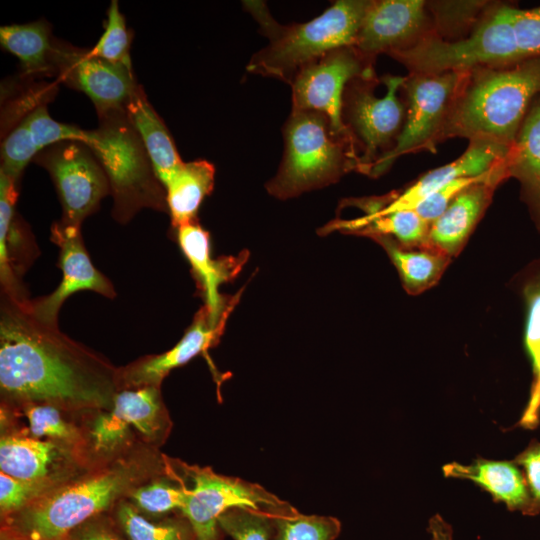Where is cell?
Wrapping results in <instances>:
<instances>
[{
    "label": "cell",
    "mask_w": 540,
    "mask_h": 540,
    "mask_svg": "<svg viewBox=\"0 0 540 540\" xmlns=\"http://www.w3.org/2000/svg\"><path fill=\"white\" fill-rule=\"evenodd\" d=\"M27 300L1 294L0 392L5 406L49 404L70 412L110 410L118 368L37 319Z\"/></svg>",
    "instance_id": "6da1fadb"
},
{
    "label": "cell",
    "mask_w": 540,
    "mask_h": 540,
    "mask_svg": "<svg viewBox=\"0 0 540 540\" xmlns=\"http://www.w3.org/2000/svg\"><path fill=\"white\" fill-rule=\"evenodd\" d=\"M540 96V57L507 67L464 70L450 102L440 142L458 137L511 147Z\"/></svg>",
    "instance_id": "7a4b0ae2"
},
{
    "label": "cell",
    "mask_w": 540,
    "mask_h": 540,
    "mask_svg": "<svg viewBox=\"0 0 540 540\" xmlns=\"http://www.w3.org/2000/svg\"><path fill=\"white\" fill-rule=\"evenodd\" d=\"M156 465L159 463L150 453L119 458L80 480L54 488L10 514V528L18 540H62L123 496H128Z\"/></svg>",
    "instance_id": "3957f363"
},
{
    "label": "cell",
    "mask_w": 540,
    "mask_h": 540,
    "mask_svg": "<svg viewBox=\"0 0 540 540\" xmlns=\"http://www.w3.org/2000/svg\"><path fill=\"white\" fill-rule=\"evenodd\" d=\"M370 0H339L318 17L281 25L262 2L246 1L269 43L252 55L246 69L291 84L296 74L329 51L354 45Z\"/></svg>",
    "instance_id": "277c9868"
},
{
    "label": "cell",
    "mask_w": 540,
    "mask_h": 540,
    "mask_svg": "<svg viewBox=\"0 0 540 540\" xmlns=\"http://www.w3.org/2000/svg\"><path fill=\"white\" fill-rule=\"evenodd\" d=\"M284 154L267 191L279 199L296 197L359 172L355 144L337 133L323 114L292 110L284 130Z\"/></svg>",
    "instance_id": "5b68a950"
},
{
    "label": "cell",
    "mask_w": 540,
    "mask_h": 540,
    "mask_svg": "<svg viewBox=\"0 0 540 540\" xmlns=\"http://www.w3.org/2000/svg\"><path fill=\"white\" fill-rule=\"evenodd\" d=\"M98 117L99 125L88 131L85 144L108 178L114 219L125 224L144 208L168 212L165 189L125 108Z\"/></svg>",
    "instance_id": "8992f818"
},
{
    "label": "cell",
    "mask_w": 540,
    "mask_h": 540,
    "mask_svg": "<svg viewBox=\"0 0 540 540\" xmlns=\"http://www.w3.org/2000/svg\"><path fill=\"white\" fill-rule=\"evenodd\" d=\"M406 76L376 74L352 79L342 102V120L359 153V173L370 176L375 164L395 146L406 106L400 97Z\"/></svg>",
    "instance_id": "52a82bcc"
},
{
    "label": "cell",
    "mask_w": 540,
    "mask_h": 540,
    "mask_svg": "<svg viewBox=\"0 0 540 540\" xmlns=\"http://www.w3.org/2000/svg\"><path fill=\"white\" fill-rule=\"evenodd\" d=\"M188 487L186 502L181 509L196 540H217L218 519L232 508H251L276 513L292 508L264 487L215 473L209 467L178 462Z\"/></svg>",
    "instance_id": "ba28073f"
},
{
    "label": "cell",
    "mask_w": 540,
    "mask_h": 540,
    "mask_svg": "<svg viewBox=\"0 0 540 540\" xmlns=\"http://www.w3.org/2000/svg\"><path fill=\"white\" fill-rule=\"evenodd\" d=\"M463 74L464 71H447L406 76L401 87L406 106L403 128L394 148L373 167L371 177L385 173L405 154L436 152L450 102Z\"/></svg>",
    "instance_id": "9c48e42d"
},
{
    "label": "cell",
    "mask_w": 540,
    "mask_h": 540,
    "mask_svg": "<svg viewBox=\"0 0 540 540\" xmlns=\"http://www.w3.org/2000/svg\"><path fill=\"white\" fill-rule=\"evenodd\" d=\"M33 161L51 176L62 206L60 222L64 224L81 226L98 209L101 200L111 195L105 171L83 142L54 144Z\"/></svg>",
    "instance_id": "30bf717a"
},
{
    "label": "cell",
    "mask_w": 540,
    "mask_h": 540,
    "mask_svg": "<svg viewBox=\"0 0 540 540\" xmlns=\"http://www.w3.org/2000/svg\"><path fill=\"white\" fill-rule=\"evenodd\" d=\"M373 74H376L374 62L353 45L333 49L296 74L290 84L292 110H310L325 115L337 133L355 144L342 120L344 90L352 79Z\"/></svg>",
    "instance_id": "8fae6325"
},
{
    "label": "cell",
    "mask_w": 540,
    "mask_h": 540,
    "mask_svg": "<svg viewBox=\"0 0 540 540\" xmlns=\"http://www.w3.org/2000/svg\"><path fill=\"white\" fill-rule=\"evenodd\" d=\"M432 34L427 1L370 0L353 46L375 63L379 54L408 50Z\"/></svg>",
    "instance_id": "7c38bea8"
},
{
    "label": "cell",
    "mask_w": 540,
    "mask_h": 540,
    "mask_svg": "<svg viewBox=\"0 0 540 540\" xmlns=\"http://www.w3.org/2000/svg\"><path fill=\"white\" fill-rule=\"evenodd\" d=\"M53 73L66 85L85 93L97 113L124 108L138 87L132 68L69 45L53 43Z\"/></svg>",
    "instance_id": "4fadbf2b"
},
{
    "label": "cell",
    "mask_w": 540,
    "mask_h": 540,
    "mask_svg": "<svg viewBox=\"0 0 540 540\" xmlns=\"http://www.w3.org/2000/svg\"><path fill=\"white\" fill-rule=\"evenodd\" d=\"M51 240L59 248L62 280L50 294L29 299L27 306L40 321L58 326L59 311L72 294L90 290L114 298L116 291L111 281L91 262L81 235V226L55 222L51 227Z\"/></svg>",
    "instance_id": "5bb4252c"
},
{
    "label": "cell",
    "mask_w": 540,
    "mask_h": 540,
    "mask_svg": "<svg viewBox=\"0 0 540 540\" xmlns=\"http://www.w3.org/2000/svg\"><path fill=\"white\" fill-rule=\"evenodd\" d=\"M510 147L487 140L469 141L456 160L422 175L407 188L389 195L367 199L359 206L364 215H381L414 209L423 199L453 180L477 177L491 171L507 156Z\"/></svg>",
    "instance_id": "9a60e30c"
},
{
    "label": "cell",
    "mask_w": 540,
    "mask_h": 540,
    "mask_svg": "<svg viewBox=\"0 0 540 540\" xmlns=\"http://www.w3.org/2000/svg\"><path fill=\"white\" fill-rule=\"evenodd\" d=\"M179 246L189 261L204 296V306L213 323L226 322L238 302L239 295L229 299L219 287L233 279L246 262L247 253L214 259L210 253L208 233L195 220L175 229Z\"/></svg>",
    "instance_id": "2e32d148"
},
{
    "label": "cell",
    "mask_w": 540,
    "mask_h": 540,
    "mask_svg": "<svg viewBox=\"0 0 540 540\" xmlns=\"http://www.w3.org/2000/svg\"><path fill=\"white\" fill-rule=\"evenodd\" d=\"M507 179L504 159L482 179L463 189L430 224V247L456 257L490 205L496 188Z\"/></svg>",
    "instance_id": "e0dca14e"
},
{
    "label": "cell",
    "mask_w": 540,
    "mask_h": 540,
    "mask_svg": "<svg viewBox=\"0 0 540 540\" xmlns=\"http://www.w3.org/2000/svg\"><path fill=\"white\" fill-rule=\"evenodd\" d=\"M226 322L213 323L203 306L180 341L161 354L141 357L118 368V385L122 388L161 386L169 372L185 365L197 355L214 346L220 339Z\"/></svg>",
    "instance_id": "ac0fdd59"
},
{
    "label": "cell",
    "mask_w": 540,
    "mask_h": 540,
    "mask_svg": "<svg viewBox=\"0 0 540 540\" xmlns=\"http://www.w3.org/2000/svg\"><path fill=\"white\" fill-rule=\"evenodd\" d=\"M18 184L0 171V282L1 294L18 300L29 299L21 282L28 262L20 253L27 248L29 230L16 215Z\"/></svg>",
    "instance_id": "d6986e66"
},
{
    "label": "cell",
    "mask_w": 540,
    "mask_h": 540,
    "mask_svg": "<svg viewBox=\"0 0 540 540\" xmlns=\"http://www.w3.org/2000/svg\"><path fill=\"white\" fill-rule=\"evenodd\" d=\"M508 178L520 185V198L540 232V96L525 116L505 158Z\"/></svg>",
    "instance_id": "ffe728a7"
},
{
    "label": "cell",
    "mask_w": 540,
    "mask_h": 540,
    "mask_svg": "<svg viewBox=\"0 0 540 540\" xmlns=\"http://www.w3.org/2000/svg\"><path fill=\"white\" fill-rule=\"evenodd\" d=\"M446 477L470 480L487 491L496 502H503L510 511L530 515L532 500L524 473L514 461L477 458L471 464L447 463L442 468Z\"/></svg>",
    "instance_id": "44dd1931"
},
{
    "label": "cell",
    "mask_w": 540,
    "mask_h": 540,
    "mask_svg": "<svg viewBox=\"0 0 540 540\" xmlns=\"http://www.w3.org/2000/svg\"><path fill=\"white\" fill-rule=\"evenodd\" d=\"M125 111L138 133L154 171L163 183L184 163L165 123L138 85L125 105Z\"/></svg>",
    "instance_id": "7402d4cb"
},
{
    "label": "cell",
    "mask_w": 540,
    "mask_h": 540,
    "mask_svg": "<svg viewBox=\"0 0 540 540\" xmlns=\"http://www.w3.org/2000/svg\"><path fill=\"white\" fill-rule=\"evenodd\" d=\"M518 284L525 305L524 345L533 371L530 399L519 425L534 429L540 414V259L522 270Z\"/></svg>",
    "instance_id": "603a6c76"
},
{
    "label": "cell",
    "mask_w": 540,
    "mask_h": 540,
    "mask_svg": "<svg viewBox=\"0 0 540 540\" xmlns=\"http://www.w3.org/2000/svg\"><path fill=\"white\" fill-rule=\"evenodd\" d=\"M215 168L206 160L184 162L164 183L174 229L195 221L198 209L214 186Z\"/></svg>",
    "instance_id": "cb8c5ba5"
},
{
    "label": "cell",
    "mask_w": 540,
    "mask_h": 540,
    "mask_svg": "<svg viewBox=\"0 0 540 540\" xmlns=\"http://www.w3.org/2000/svg\"><path fill=\"white\" fill-rule=\"evenodd\" d=\"M112 409L148 443H162L170 432L172 422L160 386L119 389Z\"/></svg>",
    "instance_id": "d4e9b609"
},
{
    "label": "cell",
    "mask_w": 540,
    "mask_h": 540,
    "mask_svg": "<svg viewBox=\"0 0 540 540\" xmlns=\"http://www.w3.org/2000/svg\"><path fill=\"white\" fill-rule=\"evenodd\" d=\"M397 269L405 291L419 295L435 286L452 258L434 248H408L387 236H374Z\"/></svg>",
    "instance_id": "484cf974"
},
{
    "label": "cell",
    "mask_w": 540,
    "mask_h": 540,
    "mask_svg": "<svg viewBox=\"0 0 540 540\" xmlns=\"http://www.w3.org/2000/svg\"><path fill=\"white\" fill-rule=\"evenodd\" d=\"M59 444L23 433L5 434L0 440V470L17 479L47 480L58 459Z\"/></svg>",
    "instance_id": "4316f807"
},
{
    "label": "cell",
    "mask_w": 540,
    "mask_h": 540,
    "mask_svg": "<svg viewBox=\"0 0 540 540\" xmlns=\"http://www.w3.org/2000/svg\"><path fill=\"white\" fill-rule=\"evenodd\" d=\"M330 229H338L369 238L387 236L408 248H431L429 245L430 223L412 209L335 221L331 224Z\"/></svg>",
    "instance_id": "83f0119b"
},
{
    "label": "cell",
    "mask_w": 540,
    "mask_h": 540,
    "mask_svg": "<svg viewBox=\"0 0 540 540\" xmlns=\"http://www.w3.org/2000/svg\"><path fill=\"white\" fill-rule=\"evenodd\" d=\"M0 44L15 55L26 74L53 73L51 29L45 20L0 28Z\"/></svg>",
    "instance_id": "f1b7e54d"
},
{
    "label": "cell",
    "mask_w": 540,
    "mask_h": 540,
    "mask_svg": "<svg viewBox=\"0 0 540 540\" xmlns=\"http://www.w3.org/2000/svg\"><path fill=\"white\" fill-rule=\"evenodd\" d=\"M487 1H427L433 36L444 41L465 38L476 25Z\"/></svg>",
    "instance_id": "f546056e"
},
{
    "label": "cell",
    "mask_w": 540,
    "mask_h": 540,
    "mask_svg": "<svg viewBox=\"0 0 540 540\" xmlns=\"http://www.w3.org/2000/svg\"><path fill=\"white\" fill-rule=\"evenodd\" d=\"M177 471L164 478L141 484L129 494L131 504L143 512L159 515L183 508L188 487L176 463Z\"/></svg>",
    "instance_id": "4dcf8cb0"
},
{
    "label": "cell",
    "mask_w": 540,
    "mask_h": 540,
    "mask_svg": "<svg viewBox=\"0 0 540 540\" xmlns=\"http://www.w3.org/2000/svg\"><path fill=\"white\" fill-rule=\"evenodd\" d=\"M116 517L129 540H196L189 523L175 520L153 523L122 499L117 505Z\"/></svg>",
    "instance_id": "1f68e13d"
},
{
    "label": "cell",
    "mask_w": 540,
    "mask_h": 540,
    "mask_svg": "<svg viewBox=\"0 0 540 540\" xmlns=\"http://www.w3.org/2000/svg\"><path fill=\"white\" fill-rule=\"evenodd\" d=\"M274 540H333L340 531L335 518L303 515L294 507L272 514Z\"/></svg>",
    "instance_id": "d6a6232c"
},
{
    "label": "cell",
    "mask_w": 540,
    "mask_h": 540,
    "mask_svg": "<svg viewBox=\"0 0 540 540\" xmlns=\"http://www.w3.org/2000/svg\"><path fill=\"white\" fill-rule=\"evenodd\" d=\"M20 408L28 421L27 435L38 439L48 438L67 446H77L81 442L80 431L65 419L63 413L66 412L60 408L37 403Z\"/></svg>",
    "instance_id": "836d02e7"
},
{
    "label": "cell",
    "mask_w": 540,
    "mask_h": 540,
    "mask_svg": "<svg viewBox=\"0 0 540 540\" xmlns=\"http://www.w3.org/2000/svg\"><path fill=\"white\" fill-rule=\"evenodd\" d=\"M19 123L25 129L28 138L39 153L63 141L85 143L88 137L87 130L54 120L49 115L44 103L30 110L27 115L20 119Z\"/></svg>",
    "instance_id": "e575fe53"
},
{
    "label": "cell",
    "mask_w": 540,
    "mask_h": 540,
    "mask_svg": "<svg viewBox=\"0 0 540 540\" xmlns=\"http://www.w3.org/2000/svg\"><path fill=\"white\" fill-rule=\"evenodd\" d=\"M107 12L104 33L89 52L91 55L109 62L132 68L131 34L127 29L125 18L120 12L118 2L111 1Z\"/></svg>",
    "instance_id": "d590c367"
},
{
    "label": "cell",
    "mask_w": 540,
    "mask_h": 540,
    "mask_svg": "<svg viewBox=\"0 0 540 540\" xmlns=\"http://www.w3.org/2000/svg\"><path fill=\"white\" fill-rule=\"evenodd\" d=\"M130 427L112 408L98 411L89 429L92 450L105 457L122 452L131 441Z\"/></svg>",
    "instance_id": "8d00e7d4"
},
{
    "label": "cell",
    "mask_w": 540,
    "mask_h": 540,
    "mask_svg": "<svg viewBox=\"0 0 540 540\" xmlns=\"http://www.w3.org/2000/svg\"><path fill=\"white\" fill-rule=\"evenodd\" d=\"M272 514L251 508H232L219 517L218 523L234 540H269Z\"/></svg>",
    "instance_id": "74e56055"
},
{
    "label": "cell",
    "mask_w": 540,
    "mask_h": 540,
    "mask_svg": "<svg viewBox=\"0 0 540 540\" xmlns=\"http://www.w3.org/2000/svg\"><path fill=\"white\" fill-rule=\"evenodd\" d=\"M55 479L23 480L0 472L1 513L10 515L53 490Z\"/></svg>",
    "instance_id": "f35d334b"
},
{
    "label": "cell",
    "mask_w": 540,
    "mask_h": 540,
    "mask_svg": "<svg viewBox=\"0 0 540 540\" xmlns=\"http://www.w3.org/2000/svg\"><path fill=\"white\" fill-rule=\"evenodd\" d=\"M489 172L477 177H466L453 180L441 189L437 190L436 192L423 199L412 210H414L421 218L431 224L443 214L449 204L463 189L482 179Z\"/></svg>",
    "instance_id": "ab89813d"
},
{
    "label": "cell",
    "mask_w": 540,
    "mask_h": 540,
    "mask_svg": "<svg viewBox=\"0 0 540 540\" xmlns=\"http://www.w3.org/2000/svg\"><path fill=\"white\" fill-rule=\"evenodd\" d=\"M513 461L523 467L532 500L530 515H536L540 512V442L532 440Z\"/></svg>",
    "instance_id": "60d3db41"
},
{
    "label": "cell",
    "mask_w": 540,
    "mask_h": 540,
    "mask_svg": "<svg viewBox=\"0 0 540 540\" xmlns=\"http://www.w3.org/2000/svg\"><path fill=\"white\" fill-rule=\"evenodd\" d=\"M72 540H121L110 529L89 524L83 528Z\"/></svg>",
    "instance_id": "b9f144b4"
},
{
    "label": "cell",
    "mask_w": 540,
    "mask_h": 540,
    "mask_svg": "<svg viewBox=\"0 0 540 540\" xmlns=\"http://www.w3.org/2000/svg\"><path fill=\"white\" fill-rule=\"evenodd\" d=\"M428 530L432 540H452V528L439 514L429 520Z\"/></svg>",
    "instance_id": "7bdbcfd3"
}]
</instances>
